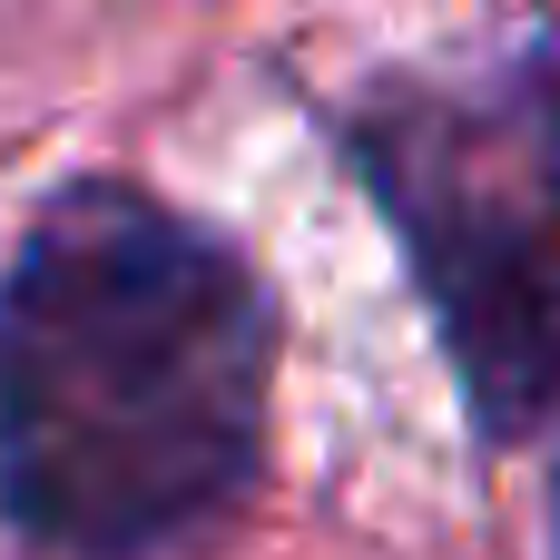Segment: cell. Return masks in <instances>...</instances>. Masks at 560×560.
<instances>
[{
    "mask_svg": "<svg viewBox=\"0 0 560 560\" xmlns=\"http://www.w3.org/2000/svg\"><path fill=\"white\" fill-rule=\"evenodd\" d=\"M256 266L138 187H69L0 276V502L59 560L207 541L266 463Z\"/></svg>",
    "mask_w": 560,
    "mask_h": 560,
    "instance_id": "1",
    "label": "cell"
},
{
    "mask_svg": "<svg viewBox=\"0 0 560 560\" xmlns=\"http://www.w3.org/2000/svg\"><path fill=\"white\" fill-rule=\"evenodd\" d=\"M364 177L413 246L492 423L560 413V49L394 69L354 108Z\"/></svg>",
    "mask_w": 560,
    "mask_h": 560,
    "instance_id": "2",
    "label": "cell"
}]
</instances>
